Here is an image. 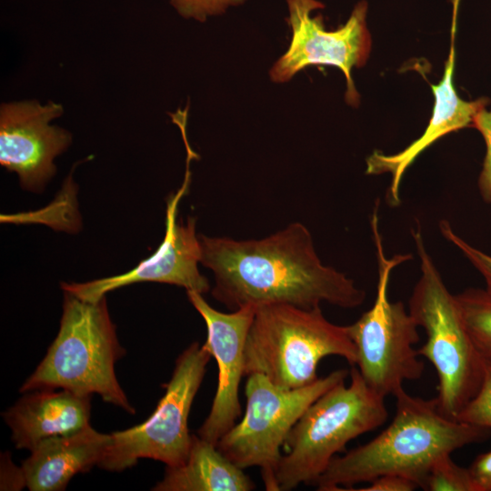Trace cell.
<instances>
[{
    "instance_id": "cb8c5ba5",
    "label": "cell",
    "mask_w": 491,
    "mask_h": 491,
    "mask_svg": "<svg viewBox=\"0 0 491 491\" xmlns=\"http://www.w3.org/2000/svg\"><path fill=\"white\" fill-rule=\"evenodd\" d=\"M418 485L412 479L400 476L387 474L376 477L364 488H357L359 491H413Z\"/></svg>"
},
{
    "instance_id": "5bb4252c",
    "label": "cell",
    "mask_w": 491,
    "mask_h": 491,
    "mask_svg": "<svg viewBox=\"0 0 491 491\" xmlns=\"http://www.w3.org/2000/svg\"><path fill=\"white\" fill-rule=\"evenodd\" d=\"M458 4L459 0L454 3L450 49L445 63L443 77L437 85H430L435 102L426 128L422 135L403 150L391 155L375 150L366 158V173L367 175H390L391 182L386 193V200L391 206H397L401 203L402 178L418 155L446 135L465 127H471L475 115L490 102L486 97L466 101L458 95L454 86L456 15Z\"/></svg>"
},
{
    "instance_id": "8fae6325",
    "label": "cell",
    "mask_w": 491,
    "mask_h": 491,
    "mask_svg": "<svg viewBox=\"0 0 491 491\" xmlns=\"http://www.w3.org/2000/svg\"><path fill=\"white\" fill-rule=\"evenodd\" d=\"M189 162L184 182L166 203L165 233L155 253L130 271L85 283H62V289L82 300L96 302L117 288L139 282H157L182 286L187 290L207 293L208 280L200 273L201 246L195 233V218L177 223L178 204L190 183Z\"/></svg>"
},
{
    "instance_id": "3957f363",
    "label": "cell",
    "mask_w": 491,
    "mask_h": 491,
    "mask_svg": "<svg viewBox=\"0 0 491 491\" xmlns=\"http://www.w3.org/2000/svg\"><path fill=\"white\" fill-rule=\"evenodd\" d=\"M124 353L105 297L89 302L64 291L57 336L20 392L59 388L84 396L97 394L105 402L135 414L115 372Z\"/></svg>"
},
{
    "instance_id": "ffe728a7",
    "label": "cell",
    "mask_w": 491,
    "mask_h": 491,
    "mask_svg": "<svg viewBox=\"0 0 491 491\" xmlns=\"http://www.w3.org/2000/svg\"><path fill=\"white\" fill-rule=\"evenodd\" d=\"M456 420L491 430V361L484 360L479 389L458 414Z\"/></svg>"
},
{
    "instance_id": "603a6c76",
    "label": "cell",
    "mask_w": 491,
    "mask_h": 491,
    "mask_svg": "<svg viewBox=\"0 0 491 491\" xmlns=\"http://www.w3.org/2000/svg\"><path fill=\"white\" fill-rule=\"evenodd\" d=\"M472 127L482 135L486 144V155L480 171L477 187L483 201L491 205V110L486 107L474 116Z\"/></svg>"
},
{
    "instance_id": "8992f818",
    "label": "cell",
    "mask_w": 491,
    "mask_h": 491,
    "mask_svg": "<svg viewBox=\"0 0 491 491\" xmlns=\"http://www.w3.org/2000/svg\"><path fill=\"white\" fill-rule=\"evenodd\" d=\"M350 383H338L314 401L289 432L276 482L279 491L312 485L348 442L387 419L386 396L370 387L352 366Z\"/></svg>"
},
{
    "instance_id": "e0dca14e",
    "label": "cell",
    "mask_w": 491,
    "mask_h": 491,
    "mask_svg": "<svg viewBox=\"0 0 491 491\" xmlns=\"http://www.w3.org/2000/svg\"><path fill=\"white\" fill-rule=\"evenodd\" d=\"M253 480L216 446L193 435L185 461L177 466H166L165 476L155 491H250Z\"/></svg>"
},
{
    "instance_id": "ac0fdd59",
    "label": "cell",
    "mask_w": 491,
    "mask_h": 491,
    "mask_svg": "<svg viewBox=\"0 0 491 491\" xmlns=\"http://www.w3.org/2000/svg\"><path fill=\"white\" fill-rule=\"evenodd\" d=\"M456 298L474 346L484 360L491 361V292L467 288Z\"/></svg>"
},
{
    "instance_id": "d4e9b609",
    "label": "cell",
    "mask_w": 491,
    "mask_h": 491,
    "mask_svg": "<svg viewBox=\"0 0 491 491\" xmlns=\"http://www.w3.org/2000/svg\"><path fill=\"white\" fill-rule=\"evenodd\" d=\"M468 469L475 491H491V450L479 455Z\"/></svg>"
},
{
    "instance_id": "d6986e66",
    "label": "cell",
    "mask_w": 491,
    "mask_h": 491,
    "mask_svg": "<svg viewBox=\"0 0 491 491\" xmlns=\"http://www.w3.org/2000/svg\"><path fill=\"white\" fill-rule=\"evenodd\" d=\"M422 488L427 491H475L469 469L456 464L450 454L435 461Z\"/></svg>"
},
{
    "instance_id": "44dd1931",
    "label": "cell",
    "mask_w": 491,
    "mask_h": 491,
    "mask_svg": "<svg viewBox=\"0 0 491 491\" xmlns=\"http://www.w3.org/2000/svg\"><path fill=\"white\" fill-rule=\"evenodd\" d=\"M442 236L456 247L474 268L482 276L486 289L491 292V255L470 245L453 229L449 221L440 220L438 224Z\"/></svg>"
},
{
    "instance_id": "6da1fadb",
    "label": "cell",
    "mask_w": 491,
    "mask_h": 491,
    "mask_svg": "<svg viewBox=\"0 0 491 491\" xmlns=\"http://www.w3.org/2000/svg\"><path fill=\"white\" fill-rule=\"evenodd\" d=\"M198 236L201 264L214 275L211 294L231 311L273 304L356 308L366 300L352 278L322 263L299 222L261 239Z\"/></svg>"
},
{
    "instance_id": "ba28073f",
    "label": "cell",
    "mask_w": 491,
    "mask_h": 491,
    "mask_svg": "<svg viewBox=\"0 0 491 491\" xmlns=\"http://www.w3.org/2000/svg\"><path fill=\"white\" fill-rule=\"evenodd\" d=\"M349 373L335 370L296 389L281 388L258 373L247 376L245 415L220 438L216 447L243 469L259 467L266 489L279 491L276 472L282 457L280 448L289 432L314 401L346 380Z\"/></svg>"
},
{
    "instance_id": "2e32d148",
    "label": "cell",
    "mask_w": 491,
    "mask_h": 491,
    "mask_svg": "<svg viewBox=\"0 0 491 491\" xmlns=\"http://www.w3.org/2000/svg\"><path fill=\"white\" fill-rule=\"evenodd\" d=\"M109 442L110 435L90 425L41 441L22 464L25 486L31 491L65 490L75 475L98 466Z\"/></svg>"
},
{
    "instance_id": "9a60e30c",
    "label": "cell",
    "mask_w": 491,
    "mask_h": 491,
    "mask_svg": "<svg viewBox=\"0 0 491 491\" xmlns=\"http://www.w3.org/2000/svg\"><path fill=\"white\" fill-rule=\"evenodd\" d=\"M25 393L4 413L16 448L32 450L41 441L75 433L87 426L91 396L61 389H38Z\"/></svg>"
},
{
    "instance_id": "7c38bea8",
    "label": "cell",
    "mask_w": 491,
    "mask_h": 491,
    "mask_svg": "<svg viewBox=\"0 0 491 491\" xmlns=\"http://www.w3.org/2000/svg\"><path fill=\"white\" fill-rule=\"evenodd\" d=\"M61 104L37 100L0 106V164L19 177L23 188L39 192L54 176L55 158L71 144V134L51 122L61 116Z\"/></svg>"
},
{
    "instance_id": "277c9868",
    "label": "cell",
    "mask_w": 491,
    "mask_h": 491,
    "mask_svg": "<svg viewBox=\"0 0 491 491\" xmlns=\"http://www.w3.org/2000/svg\"><path fill=\"white\" fill-rule=\"evenodd\" d=\"M339 356L355 366L356 347L346 326L327 320L321 307L273 304L256 308L245 345V376L258 373L284 389L315 382L320 361Z\"/></svg>"
},
{
    "instance_id": "52a82bcc",
    "label": "cell",
    "mask_w": 491,
    "mask_h": 491,
    "mask_svg": "<svg viewBox=\"0 0 491 491\" xmlns=\"http://www.w3.org/2000/svg\"><path fill=\"white\" fill-rule=\"evenodd\" d=\"M377 199L370 226L377 262L376 294L372 306L346 326L357 352L355 366L367 385L384 396H396L406 381L418 380L425 370L414 346L419 341L418 325L401 301L392 302L388 286L393 270L412 259L411 254H385L379 226Z\"/></svg>"
},
{
    "instance_id": "9c48e42d",
    "label": "cell",
    "mask_w": 491,
    "mask_h": 491,
    "mask_svg": "<svg viewBox=\"0 0 491 491\" xmlns=\"http://www.w3.org/2000/svg\"><path fill=\"white\" fill-rule=\"evenodd\" d=\"M211 357L204 344L194 342L185 348L155 411L140 425L110 434L97 466L120 472L140 458L158 460L166 466L183 464L193 441L188 429L190 409Z\"/></svg>"
},
{
    "instance_id": "7a4b0ae2",
    "label": "cell",
    "mask_w": 491,
    "mask_h": 491,
    "mask_svg": "<svg viewBox=\"0 0 491 491\" xmlns=\"http://www.w3.org/2000/svg\"><path fill=\"white\" fill-rule=\"evenodd\" d=\"M390 425L369 442L335 456L313 484L319 491L351 490L360 483L393 474L422 488L439 457L488 438L491 430L444 416L436 399L413 396L403 388Z\"/></svg>"
},
{
    "instance_id": "7402d4cb",
    "label": "cell",
    "mask_w": 491,
    "mask_h": 491,
    "mask_svg": "<svg viewBox=\"0 0 491 491\" xmlns=\"http://www.w3.org/2000/svg\"><path fill=\"white\" fill-rule=\"evenodd\" d=\"M185 19L205 22L209 16L224 14L227 8L243 5L246 0H167Z\"/></svg>"
},
{
    "instance_id": "30bf717a",
    "label": "cell",
    "mask_w": 491,
    "mask_h": 491,
    "mask_svg": "<svg viewBox=\"0 0 491 491\" xmlns=\"http://www.w3.org/2000/svg\"><path fill=\"white\" fill-rule=\"evenodd\" d=\"M291 29V41L286 50L269 70L276 84L290 81L309 65H331L341 70L346 82L345 98L352 106L359 104V94L352 79V69L360 68L371 51V35L366 25L368 5L358 2L348 20L336 30H326L321 15L315 10L325 5L318 0H286Z\"/></svg>"
},
{
    "instance_id": "4fadbf2b",
    "label": "cell",
    "mask_w": 491,
    "mask_h": 491,
    "mask_svg": "<svg viewBox=\"0 0 491 491\" xmlns=\"http://www.w3.org/2000/svg\"><path fill=\"white\" fill-rule=\"evenodd\" d=\"M202 295L186 291L188 300L206 325L204 345L216 361L218 381L210 412L197 434L216 445L242 413L239 386L245 376V345L256 307L248 306L224 313L212 307Z\"/></svg>"
},
{
    "instance_id": "5b68a950",
    "label": "cell",
    "mask_w": 491,
    "mask_h": 491,
    "mask_svg": "<svg viewBox=\"0 0 491 491\" xmlns=\"http://www.w3.org/2000/svg\"><path fill=\"white\" fill-rule=\"evenodd\" d=\"M411 235L419 258L420 276L408 310L426 336L417 353L436 371L439 411L456 419L479 389L484 359L466 330L456 295L446 287L427 251L419 224L411 229Z\"/></svg>"
}]
</instances>
